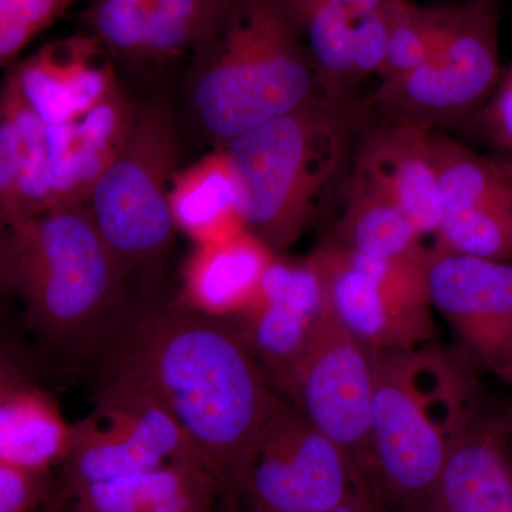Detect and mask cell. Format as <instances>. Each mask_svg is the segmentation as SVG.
I'll return each mask as SVG.
<instances>
[{"label":"cell","mask_w":512,"mask_h":512,"mask_svg":"<svg viewBox=\"0 0 512 512\" xmlns=\"http://www.w3.org/2000/svg\"><path fill=\"white\" fill-rule=\"evenodd\" d=\"M99 360L106 379L146 390L173 414L235 498L281 399L234 325L181 302L133 303Z\"/></svg>","instance_id":"obj_1"},{"label":"cell","mask_w":512,"mask_h":512,"mask_svg":"<svg viewBox=\"0 0 512 512\" xmlns=\"http://www.w3.org/2000/svg\"><path fill=\"white\" fill-rule=\"evenodd\" d=\"M190 57L192 110L221 146L323 96L286 0H212Z\"/></svg>","instance_id":"obj_2"},{"label":"cell","mask_w":512,"mask_h":512,"mask_svg":"<svg viewBox=\"0 0 512 512\" xmlns=\"http://www.w3.org/2000/svg\"><path fill=\"white\" fill-rule=\"evenodd\" d=\"M372 353L363 483L383 512H429L451 440L477 413L473 384L440 349Z\"/></svg>","instance_id":"obj_3"},{"label":"cell","mask_w":512,"mask_h":512,"mask_svg":"<svg viewBox=\"0 0 512 512\" xmlns=\"http://www.w3.org/2000/svg\"><path fill=\"white\" fill-rule=\"evenodd\" d=\"M12 292L29 325L57 355L99 360L133 303L127 269L86 207L59 208L9 229Z\"/></svg>","instance_id":"obj_4"},{"label":"cell","mask_w":512,"mask_h":512,"mask_svg":"<svg viewBox=\"0 0 512 512\" xmlns=\"http://www.w3.org/2000/svg\"><path fill=\"white\" fill-rule=\"evenodd\" d=\"M355 99L318 97L225 143L245 227L284 256L345 170L362 128Z\"/></svg>","instance_id":"obj_5"},{"label":"cell","mask_w":512,"mask_h":512,"mask_svg":"<svg viewBox=\"0 0 512 512\" xmlns=\"http://www.w3.org/2000/svg\"><path fill=\"white\" fill-rule=\"evenodd\" d=\"M429 60L400 79L380 82L372 103L384 116L436 130L478 113L500 82L498 9L493 0L431 8Z\"/></svg>","instance_id":"obj_6"},{"label":"cell","mask_w":512,"mask_h":512,"mask_svg":"<svg viewBox=\"0 0 512 512\" xmlns=\"http://www.w3.org/2000/svg\"><path fill=\"white\" fill-rule=\"evenodd\" d=\"M177 157L170 111L158 104L138 110L126 146L84 205L127 272L154 264L170 249L177 228L170 207Z\"/></svg>","instance_id":"obj_7"},{"label":"cell","mask_w":512,"mask_h":512,"mask_svg":"<svg viewBox=\"0 0 512 512\" xmlns=\"http://www.w3.org/2000/svg\"><path fill=\"white\" fill-rule=\"evenodd\" d=\"M308 258L330 311L373 352L421 348L436 335L426 266L367 258L330 242Z\"/></svg>","instance_id":"obj_8"},{"label":"cell","mask_w":512,"mask_h":512,"mask_svg":"<svg viewBox=\"0 0 512 512\" xmlns=\"http://www.w3.org/2000/svg\"><path fill=\"white\" fill-rule=\"evenodd\" d=\"M355 490L366 491L348 456L281 400L259 434L235 498L252 512H330Z\"/></svg>","instance_id":"obj_9"},{"label":"cell","mask_w":512,"mask_h":512,"mask_svg":"<svg viewBox=\"0 0 512 512\" xmlns=\"http://www.w3.org/2000/svg\"><path fill=\"white\" fill-rule=\"evenodd\" d=\"M279 389L348 456L365 487L375 393L372 350L330 311Z\"/></svg>","instance_id":"obj_10"},{"label":"cell","mask_w":512,"mask_h":512,"mask_svg":"<svg viewBox=\"0 0 512 512\" xmlns=\"http://www.w3.org/2000/svg\"><path fill=\"white\" fill-rule=\"evenodd\" d=\"M426 276L466 355L512 386V262L431 251Z\"/></svg>","instance_id":"obj_11"},{"label":"cell","mask_w":512,"mask_h":512,"mask_svg":"<svg viewBox=\"0 0 512 512\" xmlns=\"http://www.w3.org/2000/svg\"><path fill=\"white\" fill-rule=\"evenodd\" d=\"M329 312L325 284L311 259L289 262L275 256L247 305L227 319L281 387Z\"/></svg>","instance_id":"obj_12"},{"label":"cell","mask_w":512,"mask_h":512,"mask_svg":"<svg viewBox=\"0 0 512 512\" xmlns=\"http://www.w3.org/2000/svg\"><path fill=\"white\" fill-rule=\"evenodd\" d=\"M433 131L386 116L360 133L353 157L352 170L392 198L423 235L436 234L441 221Z\"/></svg>","instance_id":"obj_13"},{"label":"cell","mask_w":512,"mask_h":512,"mask_svg":"<svg viewBox=\"0 0 512 512\" xmlns=\"http://www.w3.org/2000/svg\"><path fill=\"white\" fill-rule=\"evenodd\" d=\"M507 419L478 412L458 431L429 512H512V468Z\"/></svg>","instance_id":"obj_14"},{"label":"cell","mask_w":512,"mask_h":512,"mask_svg":"<svg viewBox=\"0 0 512 512\" xmlns=\"http://www.w3.org/2000/svg\"><path fill=\"white\" fill-rule=\"evenodd\" d=\"M231 500L208 468L173 463L86 485L55 504L70 512H227Z\"/></svg>","instance_id":"obj_15"},{"label":"cell","mask_w":512,"mask_h":512,"mask_svg":"<svg viewBox=\"0 0 512 512\" xmlns=\"http://www.w3.org/2000/svg\"><path fill=\"white\" fill-rule=\"evenodd\" d=\"M275 256L248 229L225 241L197 245L185 264L180 302L195 311L229 318L247 305Z\"/></svg>","instance_id":"obj_16"},{"label":"cell","mask_w":512,"mask_h":512,"mask_svg":"<svg viewBox=\"0 0 512 512\" xmlns=\"http://www.w3.org/2000/svg\"><path fill=\"white\" fill-rule=\"evenodd\" d=\"M167 460L119 413L103 404L72 424V440L63 460L62 494L86 485L167 466Z\"/></svg>","instance_id":"obj_17"},{"label":"cell","mask_w":512,"mask_h":512,"mask_svg":"<svg viewBox=\"0 0 512 512\" xmlns=\"http://www.w3.org/2000/svg\"><path fill=\"white\" fill-rule=\"evenodd\" d=\"M423 237L392 198L365 175L352 171L330 244L367 258L427 266L431 248L424 247Z\"/></svg>","instance_id":"obj_18"},{"label":"cell","mask_w":512,"mask_h":512,"mask_svg":"<svg viewBox=\"0 0 512 512\" xmlns=\"http://www.w3.org/2000/svg\"><path fill=\"white\" fill-rule=\"evenodd\" d=\"M170 207L175 227L197 245L225 241L245 231L238 190L224 147L174 174Z\"/></svg>","instance_id":"obj_19"},{"label":"cell","mask_w":512,"mask_h":512,"mask_svg":"<svg viewBox=\"0 0 512 512\" xmlns=\"http://www.w3.org/2000/svg\"><path fill=\"white\" fill-rule=\"evenodd\" d=\"M72 440L55 400L35 384L20 387L0 403V461L47 473L63 463Z\"/></svg>","instance_id":"obj_20"},{"label":"cell","mask_w":512,"mask_h":512,"mask_svg":"<svg viewBox=\"0 0 512 512\" xmlns=\"http://www.w3.org/2000/svg\"><path fill=\"white\" fill-rule=\"evenodd\" d=\"M441 218L454 212L512 207V174L504 160L478 156L453 138L433 131Z\"/></svg>","instance_id":"obj_21"},{"label":"cell","mask_w":512,"mask_h":512,"mask_svg":"<svg viewBox=\"0 0 512 512\" xmlns=\"http://www.w3.org/2000/svg\"><path fill=\"white\" fill-rule=\"evenodd\" d=\"M311 59L320 90L333 100L353 99L357 84L352 26L323 0H286Z\"/></svg>","instance_id":"obj_22"},{"label":"cell","mask_w":512,"mask_h":512,"mask_svg":"<svg viewBox=\"0 0 512 512\" xmlns=\"http://www.w3.org/2000/svg\"><path fill=\"white\" fill-rule=\"evenodd\" d=\"M138 110L119 86L84 116L74 120L76 150L90 194L116 160L136 126Z\"/></svg>","instance_id":"obj_23"},{"label":"cell","mask_w":512,"mask_h":512,"mask_svg":"<svg viewBox=\"0 0 512 512\" xmlns=\"http://www.w3.org/2000/svg\"><path fill=\"white\" fill-rule=\"evenodd\" d=\"M151 0H89L80 15V32L93 37L110 59L144 63Z\"/></svg>","instance_id":"obj_24"},{"label":"cell","mask_w":512,"mask_h":512,"mask_svg":"<svg viewBox=\"0 0 512 512\" xmlns=\"http://www.w3.org/2000/svg\"><path fill=\"white\" fill-rule=\"evenodd\" d=\"M20 94L46 126L76 120L64 70L62 40L49 43L10 69Z\"/></svg>","instance_id":"obj_25"},{"label":"cell","mask_w":512,"mask_h":512,"mask_svg":"<svg viewBox=\"0 0 512 512\" xmlns=\"http://www.w3.org/2000/svg\"><path fill=\"white\" fill-rule=\"evenodd\" d=\"M212 0H151L144 63L190 56Z\"/></svg>","instance_id":"obj_26"},{"label":"cell","mask_w":512,"mask_h":512,"mask_svg":"<svg viewBox=\"0 0 512 512\" xmlns=\"http://www.w3.org/2000/svg\"><path fill=\"white\" fill-rule=\"evenodd\" d=\"M433 49L431 8H419L410 0H394L382 82L400 79L429 60Z\"/></svg>","instance_id":"obj_27"},{"label":"cell","mask_w":512,"mask_h":512,"mask_svg":"<svg viewBox=\"0 0 512 512\" xmlns=\"http://www.w3.org/2000/svg\"><path fill=\"white\" fill-rule=\"evenodd\" d=\"M89 0H0V69L70 9Z\"/></svg>","instance_id":"obj_28"},{"label":"cell","mask_w":512,"mask_h":512,"mask_svg":"<svg viewBox=\"0 0 512 512\" xmlns=\"http://www.w3.org/2000/svg\"><path fill=\"white\" fill-rule=\"evenodd\" d=\"M393 3L394 0L386 8L376 10L352 22L353 64H355L357 83L365 80L367 76L382 72Z\"/></svg>","instance_id":"obj_29"},{"label":"cell","mask_w":512,"mask_h":512,"mask_svg":"<svg viewBox=\"0 0 512 512\" xmlns=\"http://www.w3.org/2000/svg\"><path fill=\"white\" fill-rule=\"evenodd\" d=\"M46 495V473L0 461V512H33Z\"/></svg>","instance_id":"obj_30"},{"label":"cell","mask_w":512,"mask_h":512,"mask_svg":"<svg viewBox=\"0 0 512 512\" xmlns=\"http://www.w3.org/2000/svg\"><path fill=\"white\" fill-rule=\"evenodd\" d=\"M477 116L488 140L510 151L512 157V66L501 76L493 94Z\"/></svg>","instance_id":"obj_31"},{"label":"cell","mask_w":512,"mask_h":512,"mask_svg":"<svg viewBox=\"0 0 512 512\" xmlns=\"http://www.w3.org/2000/svg\"><path fill=\"white\" fill-rule=\"evenodd\" d=\"M33 383L29 363L9 342L0 339V403L10 393Z\"/></svg>","instance_id":"obj_32"},{"label":"cell","mask_w":512,"mask_h":512,"mask_svg":"<svg viewBox=\"0 0 512 512\" xmlns=\"http://www.w3.org/2000/svg\"><path fill=\"white\" fill-rule=\"evenodd\" d=\"M323 2L342 12L350 22H355L369 13L386 8L393 0H323Z\"/></svg>","instance_id":"obj_33"},{"label":"cell","mask_w":512,"mask_h":512,"mask_svg":"<svg viewBox=\"0 0 512 512\" xmlns=\"http://www.w3.org/2000/svg\"><path fill=\"white\" fill-rule=\"evenodd\" d=\"M13 252L9 228L0 224V296L12 292Z\"/></svg>","instance_id":"obj_34"},{"label":"cell","mask_w":512,"mask_h":512,"mask_svg":"<svg viewBox=\"0 0 512 512\" xmlns=\"http://www.w3.org/2000/svg\"><path fill=\"white\" fill-rule=\"evenodd\" d=\"M330 512H382L369 493L355 490L352 494Z\"/></svg>","instance_id":"obj_35"},{"label":"cell","mask_w":512,"mask_h":512,"mask_svg":"<svg viewBox=\"0 0 512 512\" xmlns=\"http://www.w3.org/2000/svg\"><path fill=\"white\" fill-rule=\"evenodd\" d=\"M227 512H252L249 511L248 508H241V505H239L237 500H231L229 501Z\"/></svg>","instance_id":"obj_36"},{"label":"cell","mask_w":512,"mask_h":512,"mask_svg":"<svg viewBox=\"0 0 512 512\" xmlns=\"http://www.w3.org/2000/svg\"><path fill=\"white\" fill-rule=\"evenodd\" d=\"M46 512H70V511L66 510V508L63 507V505L53 503L52 505H50L49 510H47Z\"/></svg>","instance_id":"obj_37"},{"label":"cell","mask_w":512,"mask_h":512,"mask_svg":"<svg viewBox=\"0 0 512 512\" xmlns=\"http://www.w3.org/2000/svg\"><path fill=\"white\" fill-rule=\"evenodd\" d=\"M507 420H508V424H510V429H511V433H512V410H511L510 414H508Z\"/></svg>","instance_id":"obj_38"},{"label":"cell","mask_w":512,"mask_h":512,"mask_svg":"<svg viewBox=\"0 0 512 512\" xmlns=\"http://www.w3.org/2000/svg\"><path fill=\"white\" fill-rule=\"evenodd\" d=\"M505 163L508 164V167H510V170L512 171V157L508 158V160H505Z\"/></svg>","instance_id":"obj_39"},{"label":"cell","mask_w":512,"mask_h":512,"mask_svg":"<svg viewBox=\"0 0 512 512\" xmlns=\"http://www.w3.org/2000/svg\"><path fill=\"white\" fill-rule=\"evenodd\" d=\"M510 461H511V468H512V440H510Z\"/></svg>","instance_id":"obj_40"},{"label":"cell","mask_w":512,"mask_h":512,"mask_svg":"<svg viewBox=\"0 0 512 512\" xmlns=\"http://www.w3.org/2000/svg\"><path fill=\"white\" fill-rule=\"evenodd\" d=\"M504 161H505V160H504ZM507 165H508V164H507ZM508 168H510V167H508ZM510 171H511V170H510ZM511 174H512V171H511Z\"/></svg>","instance_id":"obj_41"},{"label":"cell","mask_w":512,"mask_h":512,"mask_svg":"<svg viewBox=\"0 0 512 512\" xmlns=\"http://www.w3.org/2000/svg\"><path fill=\"white\" fill-rule=\"evenodd\" d=\"M380 511H382V510H380ZM382 512H383V511H382Z\"/></svg>","instance_id":"obj_42"}]
</instances>
